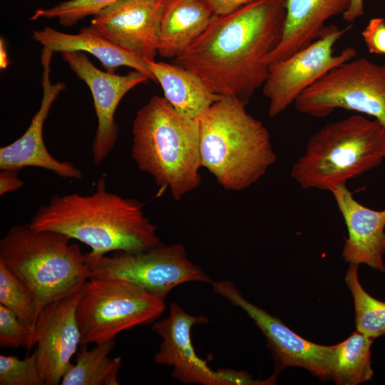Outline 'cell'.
<instances>
[{"mask_svg": "<svg viewBox=\"0 0 385 385\" xmlns=\"http://www.w3.org/2000/svg\"><path fill=\"white\" fill-rule=\"evenodd\" d=\"M284 0H257L213 15L204 32L172 60L195 73L213 93L246 106L269 72L268 56L279 44Z\"/></svg>", "mask_w": 385, "mask_h": 385, "instance_id": "6da1fadb", "label": "cell"}, {"mask_svg": "<svg viewBox=\"0 0 385 385\" xmlns=\"http://www.w3.org/2000/svg\"><path fill=\"white\" fill-rule=\"evenodd\" d=\"M104 177L91 195H54L40 207L30 226L62 233L91 248L88 260L111 252H137L162 245L143 203L109 192Z\"/></svg>", "mask_w": 385, "mask_h": 385, "instance_id": "7a4b0ae2", "label": "cell"}, {"mask_svg": "<svg viewBox=\"0 0 385 385\" xmlns=\"http://www.w3.org/2000/svg\"><path fill=\"white\" fill-rule=\"evenodd\" d=\"M198 123L201 165L226 190L250 187L277 160L269 130L236 98L222 97Z\"/></svg>", "mask_w": 385, "mask_h": 385, "instance_id": "3957f363", "label": "cell"}, {"mask_svg": "<svg viewBox=\"0 0 385 385\" xmlns=\"http://www.w3.org/2000/svg\"><path fill=\"white\" fill-rule=\"evenodd\" d=\"M132 158L156 185L180 199L201 182L199 123L179 113L164 98L153 96L133 123Z\"/></svg>", "mask_w": 385, "mask_h": 385, "instance_id": "277c9868", "label": "cell"}, {"mask_svg": "<svg viewBox=\"0 0 385 385\" xmlns=\"http://www.w3.org/2000/svg\"><path fill=\"white\" fill-rule=\"evenodd\" d=\"M385 158V125L360 115L329 122L308 140L290 175L303 189L331 191Z\"/></svg>", "mask_w": 385, "mask_h": 385, "instance_id": "5b68a950", "label": "cell"}, {"mask_svg": "<svg viewBox=\"0 0 385 385\" xmlns=\"http://www.w3.org/2000/svg\"><path fill=\"white\" fill-rule=\"evenodd\" d=\"M68 236L12 226L0 241V261L33 293L38 310L78 289L90 278L86 255Z\"/></svg>", "mask_w": 385, "mask_h": 385, "instance_id": "8992f818", "label": "cell"}, {"mask_svg": "<svg viewBox=\"0 0 385 385\" xmlns=\"http://www.w3.org/2000/svg\"><path fill=\"white\" fill-rule=\"evenodd\" d=\"M165 300L125 280L89 278L76 308L80 345L114 339L120 332L158 319Z\"/></svg>", "mask_w": 385, "mask_h": 385, "instance_id": "52a82bcc", "label": "cell"}, {"mask_svg": "<svg viewBox=\"0 0 385 385\" xmlns=\"http://www.w3.org/2000/svg\"><path fill=\"white\" fill-rule=\"evenodd\" d=\"M294 105L298 112L316 118L342 108L370 115L385 125V65L354 58L307 88Z\"/></svg>", "mask_w": 385, "mask_h": 385, "instance_id": "ba28073f", "label": "cell"}, {"mask_svg": "<svg viewBox=\"0 0 385 385\" xmlns=\"http://www.w3.org/2000/svg\"><path fill=\"white\" fill-rule=\"evenodd\" d=\"M90 278L129 282L165 300L169 292L188 282L212 284V279L191 262L181 243L137 252L118 251L88 260Z\"/></svg>", "mask_w": 385, "mask_h": 385, "instance_id": "9c48e42d", "label": "cell"}, {"mask_svg": "<svg viewBox=\"0 0 385 385\" xmlns=\"http://www.w3.org/2000/svg\"><path fill=\"white\" fill-rule=\"evenodd\" d=\"M351 27V24L343 29L326 25L321 36L309 46L269 65L262 91L269 100L270 117L286 110L303 91L330 71L355 58L356 51L351 46L336 55L333 51L334 44Z\"/></svg>", "mask_w": 385, "mask_h": 385, "instance_id": "30bf717a", "label": "cell"}, {"mask_svg": "<svg viewBox=\"0 0 385 385\" xmlns=\"http://www.w3.org/2000/svg\"><path fill=\"white\" fill-rule=\"evenodd\" d=\"M212 286L215 292L245 311L264 334L275 361V373L299 366L322 379L329 378L334 345L323 346L303 339L279 319L247 301L228 280L213 282Z\"/></svg>", "mask_w": 385, "mask_h": 385, "instance_id": "8fae6325", "label": "cell"}, {"mask_svg": "<svg viewBox=\"0 0 385 385\" xmlns=\"http://www.w3.org/2000/svg\"><path fill=\"white\" fill-rule=\"evenodd\" d=\"M76 76L89 88L93 99L98 126L92 143V155L98 166L114 148L118 136L115 113L125 94L137 86L150 80L133 70L126 75H118L98 69L84 52L60 53Z\"/></svg>", "mask_w": 385, "mask_h": 385, "instance_id": "7c38bea8", "label": "cell"}, {"mask_svg": "<svg viewBox=\"0 0 385 385\" xmlns=\"http://www.w3.org/2000/svg\"><path fill=\"white\" fill-rule=\"evenodd\" d=\"M208 322L206 316L191 315L178 303H172L168 316L154 322L151 327L162 339L154 362L172 366V377L186 384L231 385L230 370L211 369L193 347L192 328Z\"/></svg>", "mask_w": 385, "mask_h": 385, "instance_id": "4fadbf2b", "label": "cell"}, {"mask_svg": "<svg viewBox=\"0 0 385 385\" xmlns=\"http://www.w3.org/2000/svg\"><path fill=\"white\" fill-rule=\"evenodd\" d=\"M82 287L46 305L34 326L38 365L46 385H58L72 366L81 343L76 308Z\"/></svg>", "mask_w": 385, "mask_h": 385, "instance_id": "5bb4252c", "label": "cell"}, {"mask_svg": "<svg viewBox=\"0 0 385 385\" xmlns=\"http://www.w3.org/2000/svg\"><path fill=\"white\" fill-rule=\"evenodd\" d=\"M53 53L43 47L41 56L43 96L40 107L25 133L13 143L0 148V169L18 172L25 167H37L62 178L81 179L82 172L72 163L60 161L52 156L43 140L45 120L53 103L66 89L63 82L52 83L51 81V62Z\"/></svg>", "mask_w": 385, "mask_h": 385, "instance_id": "9a60e30c", "label": "cell"}, {"mask_svg": "<svg viewBox=\"0 0 385 385\" xmlns=\"http://www.w3.org/2000/svg\"><path fill=\"white\" fill-rule=\"evenodd\" d=\"M164 1L121 0L94 15L91 24L120 48L154 60Z\"/></svg>", "mask_w": 385, "mask_h": 385, "instance_id": "2e32d148", "label": "cell"}, {"mask_svg": "<svg viewBox=\"0 0 385 385\" xmlns=\"http://www.w3.org/2000/svg\"><path fill=\"white\" fill-rule=\"evenodd\" d=\"M348 230L342 257L349 264H365L385 274V209L374 210L357 202L346 184L330 191Z\"/></svg>", "mask_w": 385, "mask_h": 385, "instance_id": "e0dca14e", "label": "cell"}, {"mask_svg": "<svg viewBox=\"0 0 385 385\" xmlns=\"http://www.w3.org/2000/svg\"><path fill=\"white\" fill-rule=\"evenodd\" d=\"M351 0H284L285 20L282 40L267 63L286 59L304 48L322 34L325 22L343 14Z\"/></svg>", "mask_w": 385, "mask_h": 385, "instance_id": "ac0fdd59", "label": "cell"}, {"mask_svg": "<svg viewBox=\"0 0 385 385\" xmlns=\"http://www.w3.org/2000/svg\"><path fill=\"white\" fill-rule=\"evenodd\" d=\"M32 38L53 52L81 51L94 56L106 71L115 73L121 66L131 68L156 80L143 58L120 48L105 37L93 25L83 27L76 34H66L49 26L34 31Z\"/></svg>", "mask_w": 385, "mask_h": 385, "instance_id": "d6986e66", "label": "cell"}, {"mask_svg": "<svg viewBox=\"0 0 385 385\" xmlns=\"http://www.w3.org/2000/svg\"><path fill=\"white\" fill-rule=\"evenodd\" d=\"M213 14L202 0H165L158 31V54L174 59L208 26Z\"/></svg>", "mask_w": 385, "mask_h": 385, "instance_id": "ffe728a7", "label": "cell"}, {"mask_svg": "<svg viewBox=\"0 0 385 385\" xmlns=\"http://www.w3.org/2000/svg\"><path fill=\"white\" fill-rule=\"evenodd\" d=\"M143 60L156 83L161 86L164 98L185 117L198 120L222 98L211 91L195 73L178 64Z\"/></svg>", "mask_w": 385, "mask_h": 385, "instance_id": "44dd1931", "label": "cell"}, {"mask_svg": "<svg viewBox=\"0 0 385 385\" xmlns=\"http://www.w3.org/2000/svg\"><path fill=\"white\" fill-rule=\"evenodd\" d=\"M114 339L96 344L88 349L82 345L76 363L63 376L61 385H118V374L123 366L120 357L110 358Z\"/></svg>", "mask_w": 385, "mask_h": 385, "instance_id": "7402d4cb", "label": "cell"}, {"mask_svg": "<svg viewBox=\"0 0 385 385\" xmlns=\"http://www.w3.org/2000/svg\"><path fill=\"white\" fill-rule=\"evenodd\" d=\"M374 339L356 331L346 340L334 345L329 378L339 385H356L370 381L371 346Z\"/></svg>", "mask_w": 385, "mask_h": 385, "instance_id": "603a6c76", "label": "cell"}, {"mask_svg": "<svg viewBox=\"0 0 385 385\" xmlns=\"http://www.w3.org/2000/svg\"><path fill=\"white\" fill-rule=\"evenodd\" d=\"M357 264H349L345 282L349 289L355 308L356 331L371 339L385 335V302L368 294L358 277Z\"/></svg>", "mask_w": 385, "mask_h": 385, "instance_id": "cb8c5ba5", "label": "cell"}, {"mask_svg": "<svg viewBox=\"0 0 385 385\" xmlns=\"http://www.w3.org/2000/svg\"><path fill=\"white\" fill-rule=\"evenodd\" d=\"M0 304L12 311L26 325L34 327L40 312L30 289L0 261Z\"/></svg>", "mask_w": 385, "mask_h": 385, "instance_id": "d4e9b609", "label": "cell"}, {"mask_svg": "<svg viewBox=\"0 0 385 385\" xmlns=\"http://www.w3.org/2000/svg\"><path fill=\"white\" fill-rule=\"evenodd\" d=\"M121 0H68L54 6L37 9L31 20L56 19L63 26H73L89 16H94L103 9Z\"/></svg>", "mask_w": 385, "mask_h": 385, "instance_id": "484cf974", "label": "cell"}, {"mask_svg": "<svg viewBox=\"0 0 385 385\" xmlns=\"http://www.w3.org/2000/svg\"><path fill=\"white\" fill-rule=\"evenodd\" d=\"M35 352L24 359L0 355V385H44Z\"/></svg>", "mask_w": 385, "mask_h": 385, "instance_id": "4316f807", "label": "cell"}, {"mask_svg": "<svg viewBox=\"0 0 385 385\" xmlns=\"http://www.w3.org/2000/svg\"><path fill=\"white\" fill-rule=\"evenodd\" d=\"M35 344V327L26 325L16 314L0 304V347L29 350Z\"/></svg>", "mask_w": 385, "mask_h": 385, "instance_id": "83f0119b", "label": "cell"}, {"mask_svg": "<svg viewBox=\"0 0 385 385\" xmlns=\"http://www.w3.org/2000/svg\"><path fill=\"white\" fill-rule=\"evenodd\" d=\"M361 35L369 53L385 55V19L384 18L371 19L362 31Z\"/></svg>", "mask_w": 385, "mask_h": 385, "instance_id": "f1b7e54d", "label": "cell"}, {"mask_svg": "<svg viewBox=\"0 0 385 385\" xmlns=\"http://www.w3.org/2000/svg\"><path fill=\"white\" fill-rule=\"evenodd\" d=\"M214 15L231 13L257 0H202Z\"/></svg>", "mask_w": 385, "mask_h": 385, "instance_id": "f546056e", "label": "cell"}, {"mask_svg": "<svg viewBox=\"0 0 385 385\" xmlns=\"http://www.w3.org/2000/svg\"><path fill=\"white\" fill-rule=\"evenodd\" d=\"M24 185V182L17 175V171L3 170L0 173V195L16 190Z\"/></svg>", "mask_w": 385, "mask_h": 385, "instance_id": "4dcf8cb0", "label": "cell"}, {"mask_svg": "<svg viewBox=\"0 0 385 385\" xmlns=\"http://www.w3.org/2000/svg\"><path fill=\"white\" fill-rule=\"evenodd\" d=\"M364 0H351L349 8L342 14L343 19L351 23L362 16L364 14Z\"/></svg>", "mask_w": 385, "mask_h": 385, "instance_id": "1f68e13d", "label": "cell"}, {"mask_svg": "<svg viewBox=\"0 0 385 385\" xmlns=\"http://www.w3.org/2000/svg\"><path fill=\"white\" fill-rule=\"evenodd\" d=\"M9 64V60L7 54V51L5 47V43L4 38H0V68L1 69H5Z\"/></svg>", "mask_w": 385, "mask_h": 385, "instance_id": "d6a6232c", "label": "cell"}]
</instances>
